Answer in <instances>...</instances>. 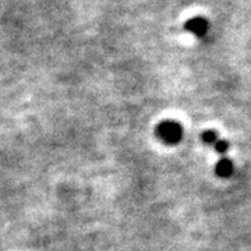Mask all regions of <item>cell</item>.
Instances as JSON below:
<instances>
[{
    "instance_id": "6da1fadb",
    "label": "cell",
    "mask_w": 251,
    "mask_h": 251,
    "mask_svg": "<svg viewBox=\"0 0 251 251\" xmlns=\"http://www.w3.org/2000/svg\"><path fill=\"white\" fill-rule=\"evenodd\" d=\"M181 134H183L181 126L177 125L176 122H163L158 126V135L166 143H177L181 138Z\"/></svg>"
},
{
    "instance_id": "7a4b0ae2",
    "label": "cell",
    "mask_w": 251,
    "mask_h": 251,
    "mask_svg": "<svg viewBox=\"0 0 251 251\" xmlns=\"http://www.w3.org/2000/svg\"><path fill=\"white\" fill-rule=\"evenodd\" d=\"M184 27L197 36H204L208 31V21L204 17H194L188 20Z\"/></svg>"
},
{
    "instance_id": "3957f363",
    "label": "cell",
    "mask_w": 251,
    "mask_h": 251,
    "mask_svg": "<svg viewBox=\"0 0 251 251\" xmlns=\"http://www.w3.org/2000/svg\"><path fill=\"white\" fill-rule=\"evenodd\" d=\"M216 173L221 177H229L233 173V163H232V161L227 159V158L221 159L216 165Z\"/></svg>"
},
{
    "instance_id": "277c9868",
    "label": "cell",
    "mask_w": 251,
    "mask_h": 251,
    "mask_svg": "<svg viewBox=\"0 0 251 251\" xmlns=\"http://www.w3.org/2000/svg\"><path fill=\"white\" fill-rule=\"evenodd\" d=\"M201 140L205 144H208V145H215V144L218 143V135H216L215 131L208 130V131H204V133H202Z\"/></svg>"
},
{
    "instance_id": "5b68a950",
    "label": "cell",
    "mask_w": 251,
    "mask_h": 251,
    "mask_svg": "<svg viewBox=\"0 0 251 251\" xmlns=\"http://www.w3.org/2000/svg\"><path fill=\"white\" fill-rule=\"evenodd\" d=\"M214 147H215V151L218 153H225L227 151V148H229V144L224 141V140H218V143Z\"/></svg>"
}]
</instances>
